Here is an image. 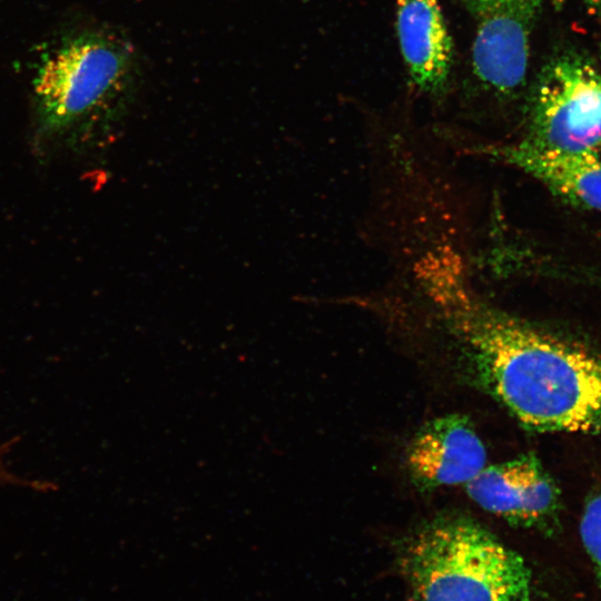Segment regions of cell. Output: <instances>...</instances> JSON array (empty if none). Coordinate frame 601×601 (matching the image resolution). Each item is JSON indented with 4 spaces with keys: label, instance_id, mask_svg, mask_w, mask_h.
<instances>
[{
    "label": "cell",
    "instance_id": "obj_1",
    "mask_svg": "<svg viewBox=\"0 0 601 601\" xmlns=\"http://www.w3.org/2000/svg\"><path fill=\"white\" fill-rule=\"evenodd\" d=\"M481 386L523 426L601 435V355L483 300L467 302L452 324Z\"/></svg>",
    "mask_w": 601,
    "mask_h": 601
},
{
    "label": "cell",
    "instance_id": "obj_2",
    "mask_svg": "<svg viewBox=\"0 0 601 601\" xmlns=\"http://www.w3.org/2000/svg\"><path fill=\"white\" fill-rule=\"evenodd\" d=\"M402 569L410 601H530L524 559L465 516H442L407 542Z\"/></svg>",
    "mask_w": 601,
    "mask_h": 601
},
{
    "label": "cell",
    "instance_id": "obj_3",
    "mask_svg": "<svg viewBox=\"0 0 601 601\" xmlns=\"http://www.w3.org/2000/svg\"><path fill=\"white\" fill-rule=\"evenodd\" d=\"M131 53L105 36H85L58 50L35 85L39 131L48 139L98 146L124 106Z\"/></svg>",
    "mask_w": 601,
    "mask_h": 601
},
{
    "label": "cell",
    "instance_id": "obj_4",
    "mask_svg": "<svg viewBox=\"0 0 601 601\" xmlns=\"http://www.w3.org/2000/svg\"><path fill=\"white\" fill-rule=\"evenodd\" d=\"M522 140L558 151L601 150V73L588 59L568 52L546 63Z\"/></svg>",
    "mask_w": 601,
    "mask_h": 601
},
{
    "label": "cell",
    "instance_id": "obj_5",
    "mask_svg": "<svg viewBox=\"0 0 601 601\" xmlns=\"http://www.w3.org/2000/svg\"><path fill=\"white\" fill-rule=\"evenodd\" d=\"M465 491L483 510L515 526L545 529L559 509L558 489L532 454L486 465Z\"/></svg>",
    "mask_w": 601,
    "mask_h": 601
},
{
    "label": "cell",
    "instance_id": "obj_6",
    "mask_svg": "<svg viewBox=\"0 0 601 601\" xmlns=\"http://www.w3.org/2000/svg\"><path fill=\"white\" fill-rule=\"evenodd\" d=\"M405 463L420 490L465 485L486 466V450L466 416L446 414L426 422L414 434Z\"/></svg>",
    "mask_w": 601,
    "mask_h": 601
},
{
    "label": "cell",
    "instance_id": "obj_7",
    "mask_svg": "<svg viewBox=\"0 0 601 601\" xmlns=\"http://www.w3.org/2000/svg\"><path fill=\"white\" fill-rule=\"evenodd\" d=\"M540 4L539 0L516 1L479 16L472 63L483 83L503 93L523 83L530 29Z\"/></svg>",
    "mask_w": 601,
    "mask_h": 601
},
{
    "label": "cell",
    "instance_id": "obj_8",
    "mask_svg": "<svg viewBox=\"0 0 601 601\" xmlns=\"http://www.w3.org/2000/svg\"><path fill=\"white\" fill-rule=\"evenodd\" d=\"M542 181L574 205L601 211L599 152H571L540 148L523 140L483 149Z\"/></svg>",
    "mask_w": 601,
    "mask_h": 601
},
{
    "label": "cell",
    "instance_id": "obj_9",
    "mask_svg": "<svg viewBox=\"0 0 601 601\" xmlns=\"http://www.w3.org/2000/svg\"><path fill=\"white\" fill-rule=\"evenodd\" d=\"M396 29L414 83L437 93L449 80L453 45L437 0H396Z\"/></svg>",
    "mask_w": 601,
    "mask_h": 601
},
{
    "label": "cell",
    "instance_id": "obj_10",
    "mask_svg": "<svg viewBox=\"0 0 601 601\" xmlns=\"http://www.w3.org/2000/svg\"><path fill=\"white\" fill-rule=\"evenodd\" d=\"M580 535L601 588V494L587 502L580 522Z\"/></svg>",
    "mask_w": 601,
    "mask_h": 601
},
{
    "label": "cell",
    "instance_id": "obj_11",
    "mask_svg": "<svg viewBox=\"0 0 601 601\" xmlns=\"http://www.w3.org/2000/svg\"><path fill=\"white\" fill-rule=\"evenodd\" d=\"M477 16H481L497 7L524 0H463ZM542 1V0H539Z\"/></svg>",
    "mask_w": 601,
    "mask_h": 601
},
{
    "label": "cell",
    "instance_id": "obj_12",
    "mask_svg": "<svg viewBox=\"0 0 601 601\" xmlns=\"http://www.w3.org/2000/svg\"><path fill=\"white\" fill-rule=\"evenodd\" d=\"M590 7L601 10V0H584Z\"/></svg>",
    "mask_w": 601,
    "mask_h": 601
}]
</instances>
